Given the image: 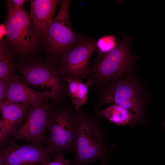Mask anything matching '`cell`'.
I'll list each match as a JSON object with an SVG mask.
<instances>
[{
  "label": "cell",
  "mask_w": 165,
  "mask_h": 165,
  "mask_svg": "<svg viewBox=\"0 0 165 165\" xmlns=\"http://www.w3.org/2000/svg\"><path fill=\"white\" fill-rule=\"evenodd\" d=\"M136 71L111 79L94 91L96 107L117 105L137 114L144 122L151 96Z\"/></svg>",
  "instance_id": "cell-1"
},
{
  "label": "cell",
  "mask_w": 165,
  "mask_h": 165,
  "mask_svg": "<svg viewBox=\"0 0 165 165\" xmlns=\"http://www.w3.org/2000/svg\"><path fill=\"white\" fill-rule=\"evenodd\" d=\"M99 110L95 107L93 112L86 113L82 107L77 110L78 130L72 152V163L89 165L92 162L101 161L107 165L110 152L112 148L105 143V134Z\"/></svg>",
  "instance_id": "cell-2"
},
{
  "label": "cell",
  "mask_w": 165,
  "mask_h": 165,
  "mask_svg": "<svg viewBox=\"0 0 165 165\" xmlns=\"http://www.w3.org/2000/svg\"><path fill=\"white\" fill-rule=\"evenodd\" d=\"M132 38L124 36L117 39L116 46L106 53L97 51V55L89 68L86 83L88 86H101L112 79L137 70L136 62L138 56L130 51Z\"/></svg>",
  "instance_id": "cell-3"
},
{
  "label": "cell",
  "mask_w": 165,
  "mask_h": 165,
  "mask_svg": "<svg viewBox=\"0 0 165 165\" xmlns=\"http://www.w3.org/2000/svg\"><path fill=\"white\" fill-rule=\"evenodd\" d=\"M77 111L74 107H60L52 110L48 124L46 147L54 159L72 152L78 130Z\"/></svg>",
  "instance_id": "cell-4"
},
{
  "label": "cell",
  "mask_w": 165,
  "mask_h": 165,
  "mask_svg": "<svg viewBox=\"0 0 165 165\" xmlns=\"http://www.w3.org/2000/svg\"><path fill=\"white\" fill-rule=\"evenodd\" d=\"M70 1H61L58 13L50 25L43 38L50 51L58 57V61L83 36L75 32L71 27L68 14Z\"/></svg>",
  "instance_id": "cell-5"
},
{
  "label": "cell",
  "mask_w": 165,
  "mask_h": 165,
  "mask_svg": "<svg viewBox=\"0 0 165 165\" xmlns=\"http://www.w3.org/2000/svg\"><path fill=\"white\" fill-rule=\"evenodd\" d=\"M7 15L4 26L9 43L17 51L27 53L32 50L38 41L30 16L23 7L15 9L7 1Z\"/></svg>",
  "instance_id": "cell-6"
},
{
  "label": "cell",
  "mask_w": 165,
  "mask_h": 165,
  "mask_svg": "<svg viewBox=\"0 0 165 165\" xmlns=\"http://www.w3.org/2000/svg\"><path fill=\"white\" fill-rule=\"evenodd\" d=\"M17 70L28 84L46 87L50 89L49 98L54 103L60 101L65 91V85L61 72L56 66L41 62L21 65Z\"/></svg>",
  "instance_id": "cell-7"
},
{
  "label": "cell",
  "mask_w": 165,
  "mask_h": 165,
  "mask_svg": "<svg viewBox=\"0 0 165 165\" xmlns=\"http://www.w3.org/2000/svg\"><path fill=\"white\" fill-rule=\"evenodd\" d=\"M97 40L83 36L59 61V68L65 80L68 78L87 79L92 54L97 49Z\"/></svg>",
  "instance_id": "cell-8"
},
{
  "label": "cell",
  "mask_w": 165,
  "mask_h": 165,
  "mask_svg": "<svg viewBox=\"0 0 165 165\" xmlns=\"http://www.w3.org/2000/svg\"><path fill=\"white\" fill-rule=\"evenodd\" d=\"M52 110L45 101L31 107L26 116V121L19 126L16 134L8 142H16L23 140L44 147L48 143V137L46 132Z\"/></svg>",
  "instance_id": "cell-9"
},
{
  "label": "cell",
  "mask_w": 165,
  "mask_h": 165,
  "mask_svg": "<svg viewBox=\"0 0 165 165\" xmlns=\"http://www.w3.org/2000/svg\"><path fill=\"white\" fill-rule=\"evenodd\" d=\"M0 146V165H41L54 159L46 147L9 142Z\"/></svg>",
  "instance_id": "cell-10"
},
{
  "label": "cell",
  "mask_w": 165,
  "mask_h": 165,
  "mask_svg": "<svg viewBox=\"0 0 165 165\" xmlns=\"http://www.w3.org/2000/svg\"><path fill=\"white\" fill-rule=\"evenodd\" d=\"M32 107L26 103L2 101L0 103V145L9 141L16 134L23 120Z\"/></svg>",
  "instance_id": "cell-11"
},
{
  "label": "cell",
  "mask_w": 165,
  "mask_h": 165,
  "mask_svg": "<svg viewBox=\"0 0 165 165\" xmlns=\"http://www.w3.org/2000/svg\"><path fill=\"white\" fill-rule=\"evenodd\" d=\"M58 0H31L30 17L38 40L43 38L53 20Z\"/></svg>",
  "instance_id": "cell-12"
},
{
  "label": "cell",
  "mask_w": 165,
  "mask_h": 165,
  "mask_svg": "<svg viewBox=\"0 0 165 165\" xmlns=\"http://www.w3.org/2000/svg\"><path fill=\"white\" fill-rule=\"evenodd\" d=\"M18 79L9 84L2 101L28 104L33 107L41 104L49 98L46 92L35 91Z\"/></svg>",
  "instance_id": "cell-13"
},
{
  "label": "cell",
  "mask_w": 165,
  "mask_h": 165,
  "mask_svg": "<svg viewBox=\"0 0 165 165\" xmlns=\"http://www.w3.org/2000/svg\"><path fill=\"white\" fill-rule=\"evenodd\" d=\"M100 115L110 122L118 125H134L138 122H144L137 114L117 105L99 110Z\"/></svg>",
  "instance_id": "cell-14"
},
{
  "label": "cell",
  "mask_w": 165,
  "mask_h": 165,
  "mask_svg": "<svg viewBox=\"0 0 165 165\" xmlns=\"http://www.w3.org/2000/svg\"><path fill=\"white\" fill-rule=\"evenodd\" d=\"M13 65L11 55L2 41L0 44V80L19 76L14 73Z\"/></svg>",
  "instance_id": "cell-15"
},
{
  "label": "cell",
  "mask_w": 165,
  "mask_h": 165,
  "mask_svg": "<svg viewBox=\"0 0 165 165\" xmlns=\"http://www.w3.org/2000/svg\"><path fill=\"white\" fill-rule=\"evenodd\" d=\"M117 39L114 35H105L97 41V51L106 53L111 51L116 46Z\"/></svg>",
  "instance_id": "cell-16"
},
{
  "label": "cell",
  "mask_w": 165,
  "mask_h": 165,
  "mask_svg": "<svg viewBox=\"0 0 165 165\" xmlns=\"http://www.w3.org/2000/svg\"><path fill=\"white\" fill-rule=\"evenodd\" d=\"M79 80L70 78H68L66 80L68 85V94L71 98L75 109L77 107L78 103Z\"/></svg>",
  "instance_id": "cell-17"
},
{
  "label": "cell",
  "mask_w": 165,
  "mask_h": 165,
  "mask_svg": "<svg viewBox=\"0 0 165 165\" xmlns=\"http://www.w3.org/2000/svg\"><path fill=\"white\" fill-rule=\"evenodd\" d=\"M79 91L77 105L75 110H78L88 101V86L86 83L79 81Z\"/></svg>",
  "instance_id": "cell-18"
},
{
  "label": "cell",
  "mask_w": 165,
  "mask_h": 165,
  "mask_svg": "<svg viewBox=\"0 0 165 165\" xmlns=\"http://www.w3.org/2000/svg\"><path fill=\"white\" fill-rule=\"evenodd\" d=\"M19 77H10L0 80V103H2L9 84L12 81L18 79Z\"/></svg>",
  "instance_id": "cell-19"
},
{
  "label": "cell",
  "mask_w": 165,
  "mask_h": 165,
  "mask_svg": "<svg viewBox=\"0 0 165 165\" xmlns=\"http://www.w3.org/2000/svg\"><path fill=\"white\" fill-rule=\"evenodd\" d=\"M46 165H71L72 163L64 155L57 156L53 160L46 163Z\"/></svg>",
  "instance_id": "cell-20"
},
{
  "label": "cell",
  "mask_w": 165,
  "mask_h": 165,
  "mask_svg": "<svg viewBox=\"0 0 165 165\" xmlns=\"http://www.w3.org/2000/svg\"><path fill=\"white\" fill-rule=\"evenodd\" d=\"M12 7L15 9H18L23 7L24 3L27 1L25 0H9Z\"/></svg>",
  "instance_id": "cell-21"
},
{
  "label": "cell",
  "mask_w": 165,
  "mask_h": 165,
  "mask_svg": "<svg viewBox=\"0 0 165 165\" xmlns=\"http://www.w3.org/2000/svg\"><path fill=\"white\" fill-rule=\"evenodd\" d=\"M163 126L165 129V123L163 124Z\"/></svg>",
  "instance_id": "cell-22"
},
{
  "label": "cell",
  "mask_w": 165,
  "mask_h": 165,
  "mask_svg": "<svg viewBox=\"0 0 165 165\" xmlns=\"http://www.w3.org/2000/svg\"><path fill=\"white\" fill-rule=\"evenodd\" d=\"M41 165H46V163H44V164H42Z\"/></svg>",
  "instance_id": "cell-23"
}]
</instances>
